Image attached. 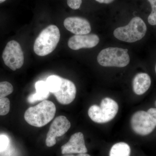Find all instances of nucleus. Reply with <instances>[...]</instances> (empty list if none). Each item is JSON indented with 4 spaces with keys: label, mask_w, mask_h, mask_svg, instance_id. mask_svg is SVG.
Returning <instances> with one entry per match:
<instances>
[{
    "label": "nucleus",
    "mask_w": 156,
    "mask_h": 156,
    "mask_svg": "<svg viewBox=\"0 0 156 156\" xmlns=\"http://www.w3.org/2000/svg\"><path fill=\"white\" fill-rule=\"evenodd\" d=\"M128 52L127 49L121 48H105L98 54V62L105 67H125L130 62Z\"/></svg>",
    "instance_id": "6"
},
{
    "label": "nucleus",
    "mask_w": 156,
    "mask_h": 156,
    "mask_svg": "<svg viewBox=\"0 0 156 156\" xmlns=\"http://www.w3.org/2000/svg\"><path fill=\"white\" fill-rule=\"evenodd\" d=\"M131 124L136 134L146 136L151 134L156 127V108L136 112L131 117Z\"/></svg>",
    "instance_id": "4"
},
{
    "label": "nucleus",
    "mask_w": 156,
    "mask_h": 156,
    "mask_svg": "<svg viewBox=\"0 0 156 156\" xmlns=\"http://www.w3.org/2000/svg\"><path fill=\"white\" fill-rule=\"evenodd\" d=\"M155 73H156V64L155 65Z\"/></svg>",
    "instance_id": "25"
},
{
    "label": "nucleus",
    "mask_w": 156,
    "mask_h": 156,
    "mask_svg": "<svg viewBox=\"0 0 156 156\" xmlns=\"http://www.w3.org/2000/svg\"><path fill=\"white\" fill-rule=\"evenodd\" d=\"M10 109V101L7 98H0V115L4 116L9 113Z\"/></svg>",
    "instance_id": "18"
},
{
    "label": "nucleus",
    "mask_w": 156,
    "mask_h": 156,
    "mask_svg": "<svg viewBox=\"0 0 156 156\" xmlns=\"http://www.w3.org/2000/svg\"><path fill=\"white\" fill-rule=\"evenodd\" d=\"M151 7V12L148 17V22L151 25H156V0H148Z\"/></svg>",
    "instance_id": "19"
},
{
    "label": "nucleus",
    "mask_w": 156,
    "mask_h": 156,
    "mask_svg": "<svg viewBox=\"0 0 156 156\" xmlns=\"http://www.w3.org/2000/svg\"><path fill=\"white\" fill-rule=\"evenodd\" d=\"M5 64L13 71L20 68L24 63V56L20 44L15 41L8 42L2 53Z\"/></svg>",
    "instance_id": "7"
},
{
    "label": "nucleus",
    "mask_w": 156,
    "mask_h": 156,
    "mask_svg": "<svg viewBox=\"0 0 156 156\" xmlns=\"http://www.w3.org/2000/svg\"><path fill=\"white\" fill-rule=\"evenodd\" d=\"M14 88L11 83L8 82L0 83V98H5L11 94L13 92Z\"/></svg>",
    "instance_id": "17"
},
{
    "label": "nucleus",
    "mask_w": 156,
    "mask_h": 156,
    "mask_svg": "<svg viewBox=\"0 0 156 156\" xmlns=\"http://www.w3.org/2000/svg\"><path fill=\"white\" fill-rule=\"evenodd\" d=\"M151 84L150 76L146 73H139L134 76L132 82L133 91L137 95L144 94L149 89Z\"/></svg>",
    "instance_id": "13"
},
{
    "label": "nucleus",
    "mask_w": 156,
    "mask_h": 156,
    "mask_svg": "<svg viewBox=\"0 0 156 156\" xmlns=\"http://www.w3.org/2000/svg\"><path fill=\"white\" fill-rule=\"evenodd\" d=\"M71 123L64 116L57 117L53 121L47 134L46 144L52 147L56 144V137L64 135L69 130Z\"/></svg>",
    "instance_id": "8"
},
{
    "label": "nucleus",
    "mask_w": 156,
    "mask_h": 156,
    "mask_svg": "<svg viewBox=\"0 0 156 156\" xmlns=\"http://www.w3.org/2000/svg\"><path fill=\"white\" fill-rule=\"evenodd\" d=\"M91 156L89 155L88 154H87L86 153L84 154H78L76 155H74L73 154H67V155H65L64 156Z\"/></svg>",
    "instance_id": "23"
},
{
    "label": "nucleus",
    "mask_w": 156,
    "mask_h": 156,
    "mask_svg": "<svg viewBox=\"0 0 156 156\" xmlns=\"http://www.w3.org/2000/svg\"><path fill=\"white\" fill-rule=\"evenodd\" d=\"M60 37V31L57 27L49 26L42 31L36 39L34 46L35 53L41 56L50 54L56 49Z\"/></svg>",
    "instance_id": "2"
},
{
    "label": "nucleus",
    "mask_w": 156,
    "mask_h": 156,
    "mask_svg": "<svg viewBox=\"0 0 156 156\" xmlns=\"http://www.w3.org/2000/svg\"><path fill=\"white\" fill-rule=\"evenodd\" d=\"M131 151V148L128 144L117 143L111 148L109 156H130Z\"/></svg>",
    "instance_id": "15"
},
{
    "label": "nucleus",
    "mask_w": 156,
    "mask_h": 156,
    "mask_svg": "<svg viewBox=\"0 0 156 156\" xmlns=\"http://www.w3.org/2000/svg\"><path fill=\"white\" fill-rule=\"evenodd\" d=\"M56 112V106L53 102L44 100L35 106L27 109L24 113V119L31 126L40 128L51 122Z\"/></svg>",
    "instance_id": "1"
},
{
    "label": "nucleus",
    "mask_w": 156,
    "mask_h": 156,
    "mask_svg": "<svg viewBox=\"0 0 156 156\" xmlns=\"http://www.w3.org/2000/svg\"><path fill=\"white\" fill-rule=\"evenodd\" d=\"M87 152L83 134L80 132L73 134L68 142L61 147V153L62 154H84L87 153Z\"/></svg>",
    "instance_id": "9"
},
{
    "label": "nucleus",
    "mask_w": 156,
    "mask_h": 156,
    "mask_svg": "<svg viewBox=\"0 0 156 156\" xmlns=\"http://www.w3.org/2000/svg\"><path fill=\"white\" fill-rule=\"evenodd\" d=\"M9 140L5 135H0V152L3 151L8 147Z\"/></svg>",
    "instance_id": "20"
},
{
    "label": "nucleus",
    "mask_w": 156,
    "mask_h": 156,
    "mask_svg": "<svg viewBox=\"0 0 156 156\" xmlns=\"http://www.w3.org/2000/svg\"><path fill=\"white\" fill-rule=\"evenodd\" d=\"M46 82L49 91L53 94L57 92L60 88L62 78L58 76H50L48 77Z\"/></svg>",
    "instance_id": "16"
},
{
    "label": "nucleus",
    "mask_w": 156,
    "mask_h": 156,
    "mask_svg": "<svg viewBox=\"0 0 156 156\" xmlns=\"http://www.w3.org/2000/svg\"><path fill=\"white\" fill-rule=\"evenodd\" d=\"M68 5L71 9L77 10L80 9L82 3V0H67Z\"/></svg>",
    "instance_id": "21"
},
{
    "label": "nucleus",
    "mask_w": 156,
    "mask_h": 156,
    "mask_svg": "<svg viewBox=\"0 0 156 156\" xmlns=\"http://www.w3.org/2000/svg\"><path fill=\"white\" fill-rule=\"evenodd\" d=\"M99 42V37L94 34L75 35L69 39L68 45L72 50H77L82 48H94Z\"/></svg>",
    "instance_id": "11"
},
{
    "label": "nucleus",
    "mask_w": 156,
    "mask_h": 156,
    "mask_svg": "<svg viewBox=\"0 0 156 156\" xmlns=\"http://www.w3.org/2000/svg\"><path fill=\"white\" fill-rule=\"evenodd\" d=\"M68 30L76 35H85L91 32L90 23L87 20L80 17H69L63 23Z\"/></svg>",
    "instance_id": "12"
},
{
    "label": "nucleus",
    "mask_w": 156,
    "mask_h": 156,
    "mask_svg": "<svg viewBox=\"0 0 156 156\" xmlns=\"http://www.w3.org/2000/svg\"><path fill=\"white\" fill-rule=\"evenodd\" d=\"M76 89L75 85L69 80L62 78L60 88L57 92L53 93L57 101L62 105H68L75 98Z\"/></svg>",
    "instance_id": "10"
},
{
    "label": "nucleus",
    "mask_w": 156,
    "mask_h": 156,
    "mask_svg": "<svg viewBox=\"0 0 156 156\" xmlns=\"http://www.w3.org/2000/svg\"><path fill=\"white\" fill-rule=\"evenodd\" d=\"M155 106L156 107V101L155 102Z\"/></svg>",
    "instance_id": "26"
},
{
    "label": "nucleus",
    "mask_w": 156,
    "mask_h": 156,
    "mask_svg": "<svg viewBox=\"0 0 156 156\" xmlns=\"http://www.w3.org/2000/svg\"><path fill=\"white\" fill-rule=\"evenodd\" d=\"M119 105L113 99L107 97L101 100L100 105H94L89 108L88 115L93 122L99 124L108 122L116 115Z\"/></svg>",
    "instance_id": "5"
},
{
    "label": "nucleus",
    "mask_w": 156,
    "mask_h": 156,
    "mask_svg": "<svg viewBox=\"0 0 156 156\" xmlns=\"http://www.w3.org/2000/svg\"><path fill=\"white\" fill-rule=\"evenodd\" d=\"M95 1L100 3L108 4L112 2L114 0H95Z\"/></svg>",
    "instance_id": "22"
},
{
    "label": "nucleus",
    "mask_w": 156,
    "mask_h": 156,
    "mask_svg": "<svg viewBox=\"0 0 156 156\" xmlns=\"http://www.w3.org/2000/svg\"><path fill=\"white\" fill-rule=\"evenodd\" d=\"M5 1H6V0H0V4L4 2H5Z\"/></svg>",
    "instance_id": "24"
},
{
    "label": "nucleus",
    "mask_w": 156,
    "mask_h": 156,
    "mask_svg": "<svg viewBox=\"0 0 156 156\" xmlns=\"http://www.w3.org/2000/svg\"><path fill=\"white\" fill-rule=\"evenodd\" d=\"M36 92L31 94L27 98V101L30 103H34L40 101L47 99L50 95V91L46 83L44 81H38L35 84Z\"/></svg>",
    "instance_id": "14"
},
{
    "label": "nucleus",
    "mask_w": 156,
    "mask_h": 156,
    "mask_svg": "<svg viewBox=\"0 0 156 156\" xmlns=\"http://www.w3.org/2000/svg\"><path fill=\"white\" fill-rule=\"evenodd\" d=\"M147 28L145 22L139 17H134L128 25L118 27L114 31V35L120 41L134 43L145 36Z\"/></svg>",
    "instance_id": "3"
}]
</instances>
